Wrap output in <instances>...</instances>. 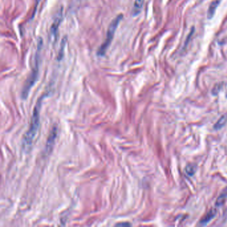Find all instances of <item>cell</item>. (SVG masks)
<instances>
[{"mask_svg": "<svg viewBox=\"0 0 227 227\" xmlns=\"http://www.w3.org/2000/svg\"><path fill=\"white\" fill-rule=\"evenodd\" d=\"M42 47V40L39 39V42L37 45V49L35 56V63L33 69L31 70V72L27 77L26 81L24 85L23 89L21 92V97L24 99H27L29 93L31 91V89L33 87V86L36 84L37 81L38 76H39V65H40V53Z\"/></svg>", "mask_w": 227, "mask_h": 227, "instance_id": "obj_1", "label": "cell"}, {"mask_svg": "<svg viewBox=\"0 0 227 227\" xmlns=\"http://www.w3.org/2000/svg\"><path fill=\"white\" fill-rule=\"evenodd\" d=\"M43 97L40 98L36 107L34 108L33 112V115L31 117L30 127L29 128L27 132L25 134L24 138V145L25 148H28L30 147L36 137L37 132L39 127V117H40V109L41 107V101Z\"/></svg>", "mask_w": 227, "mask_h": 227, "instance_id": "obj_2", "label": "cell"}, {"mask_svg": "<svg viewBox=\"0 0 227 227\" xmlns=\"http://www.w3.org/2000/svg\"><path fill=\"white\" fill-rule=\"evenodd\" d=\"M123 18V14H119L116 16L115 18L113 19V21L111 22L109 26L108 27V30L107 31V36L106 39L104 41L103 44L99 48V49L97 52V55L99 57H103L105 55L107 51L108 50V48L111 46V43L113 39V37L115 33V31L117 29L119 26L120 24V21L122 20Z\"/></svg>", "mask_w": 227, "mask_h": 227, "instance_id": "obj_3", "label": "cell"}, {"mask_svg": "<svg viewBox=\"0 0 227 227\" xmlns=\"http://www.w3.org/2000/svg\"><path fill=\"white\" fill-rule=\"evenodd\" d=\"M217 210L216 209H210L209 212H208L206 215L204 216L203 218L200 220V224L202 225H205L207 223H209L210 220H212L215 216L216 215Z\"/></svg>", "mask_w": 227, "mask_h": 227, "instance_id": "obj_4", "label": "cell"}, {"mask_svg": "<svg viewBox=\"0 0 227 227\" xmlns=\"http://www.w3.org/2000/svg\"><path fill=\"white\" fill-rule=\"evenodd\" d=\"M57 135V128L56 127H54L52 131L50 132V134L49 137H48V139L46 144V149L49 150V149H52L53 145V143L55 142L56 137Z\"/></svg>", "mask_w": 227, "mask_h": 227, "instance_id": "obj_5", "label": "cell"}, {"mask_svg": "<svg viewBox=\"0 0 227 227\" xmlns=\"http://www.w3.org/2000/svg\"><path fill=\"white\" fill-rule=\"evenodd\" d=\"M145 0H135L133 8L132 9V15L136 16L140 14L143 8Z\"/></svg>", "mask_w": 227, "mask_h": 227, "instance_id": "obj_6", "label": "cell"}, {"mask_svg": "<svg viewBox=\"0 0 227 227\" xmlns=\"http://www.w3.org/2000/svg\"><path fill=\"white\" fill-rule=\"evenodd\" d=\"M219 3H220L219 0H215V1H213L211 4H210L209 9H208V11H207L208 18L209 19L213 18L214 15H215V14L216 9L219 5Z\"/></svg>", "mask_w": 227, "mask_h": 227, "instance_id": "obj_7", "label": "cell"}, {"mask_svg": "<svg viewBox=\"0 0 227 227\" xmlns=\"http://www.w3.org/2000/svg\"><path fill=\"white\" fill-rule=\"evenodd\" d=\"M227 122V115H223L222 116L220 117L217 122L214 125V129L215 130H219L225 125V124Z\"/></svg>", "mask_w": 227, "mask_h": 227, "instance_id": "obj_8", "label": "cell"}, {"mask_svg": "<svg viewBox=\"0 0 227 227\" xmlns=\"http://www.w3.org/2000/svg\"><path fill=\"white\" fill-rule=\"evenodd\" d=\"M226 199H227V187L224 188L222 193H220V196L218 197V199H217L216 205L218 207L222 205V204L225 202Z\"/></svg>", "mask_w": 227, "mask_h": 227, "instance_id": "obj_9", "label": "cell"}, {"mask_svg": "<svg viewBox=\"0 0 227 227\" xmlns=\"http://www.w3.org/2000/svg\"><path fill=\"white\" fill-rule=\"evenodd\" d=\"M61 16H58L57 18H55V20H54L53 23L52 25V27H51V31H52V33L53 35H55L57 33V30H58L59 25L61 23Z\"/></svg>", "mask_w": 227, "mask_h": 227, "instance_id": "obj_10", "label": "cell"}, {"mask_svg": "<svg viewBox=\"0 0 227 227\" xmlns=\"http://www.w3.org/2000/svg\"><path fill=\"white\" fill-rule=\"evenodd\" d=\"M197 171V167L194 164H189L188 165L186 168H185V172H186L187 175L189 177H191L193 176Z\"/></svg>", "mask_w": 227, "mask_h": 227, "instance_id": "obj_11", "label": "cell"}, {"mask_svg": "<svg viewBox=\"0 0 227 227\" xmlns=\"http://www.w3.org/2000/svg\"><path fill=\"white\" fill-rule=\"evenodd\" d=\"M194 32V27H192L191 30L190 31V33H189V34H188V36H187V39H186V41H185V42H184V47H187V45L188 43H189L191 39V38H192V37H193V36Z\"/></svg>", "mask_w": 227, "mask_h": 227, "instance_id": "obj_12", "label": "cell"}, {"mask_svg": "<svg viewBox=\"0 0 227 227\" xmlns=\"http://www.w3.org/2000/svg\"><path fill=\"white\" fill-rule=\"evenodd\" d=\"M63 41H64V39H63V41H62L61 45V49H60L59 52V57H58V59H58V60H61V59L62 57H63V49H64V47H65V41H64V43H63Z\"/></svg>", "mask_w": 227, "mask_h": 227, "instance_id": "obj_13", "label": "cell"}, {"mask_svg": "<svg viewBox=\"0 0 227 227\" xmlns=\"http://www.w3.org/2000/svg\"><path fill=\"white\" fill-rule=\"evenodd\" d=\"M221 87H222L221 84H217V85H216L215 86V87H214L213 89V91H212L213 92V94L215 95L218 94L220 90V89H221Z\"/></svg>", "mask_w": 227, "mask_h": 227, "instance_id": "obj_14", "label": "cell"}, {"mask_svg": "<svg viewBox=\"0 0 227 227\" xmlns=\"http://www.w3.org/2000/svg\"><path fill=\"white\" fill-rule=\"evenodd\" d=\"M117 226H128V225H131L129 223H127V222H125V223H121V224H117V225H116Z\"/></svg>", "mask_w": 227, "mask_h": 227, "instance_id": "obj_15", "label": "cell"}]
</instances>
